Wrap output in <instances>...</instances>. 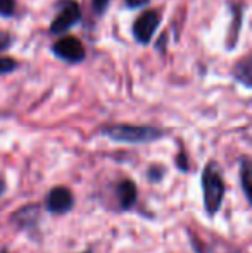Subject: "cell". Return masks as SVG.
<instances>
[{"label": "cell", "instance_id": "obj_11", "mask_svg": "<svg viewBox=\"0 0 252 253\" xmlns=\"http://www.w3.org/2000/svg\"><path fill=\"white\" fill-rule=\"evenodd\" d=\"M240 177H242V188L244 193H246L247 200H251V191H249V184H251V167L247 159L242 160V169H240Z\"/></svg>", "mask_w": 252, "mask_h": 253}, {"label": "cell", "instance_id": "obj_9", "mask_svg": "<svg viewBox=\"0 0 252 253\" xmlns=\"http://www.w3.org/2000/svg\"><path fill=\"white\" fill-rule=\"evenodd\" d=\"M242 12L244 10L240 9V7H235V9H233V17H235V19H233V26L228 35V43H226V48H228V50H233L237 42H239L240 26H242Z\"/></svg>", "mask_w": 252, "mask_h": 253}, {"label": "cell", "instance_id": "obj_13", "mask_svg": "<svg viewBox=\"0 0 252 253\" xmlns=\"http://www.w3.org/2000/svg\"><path fill=\"white\" fill-rule=\"evenodd\" d=\"M14 43H16V37H14L12 33H9V31H0V55H2L3 52L10 50V48L14 47Z\"/></svg>", "mask_w": 252, "mask_h": 253}, {"label": "cell", "instance_id": "obj_1", "mask_svg": "<svg viewBox=\"0 0 252 253\" xmlns=\"http://www.w3.org/2000/svg\"><path fill=\"white\" fill-rule=\"evenodd\" d=\"M101 134L107 136L109 140L118 141V143H130V145H140V143H152L166 136V131L155 126H140V124H125L116 123L107 124L101 127Z\"/></svg>", "mask_w": 252, "mask_h": 253}, {"label": "cell", "instance_id": "obj_2", "mask_svg": "<svg viewBox=\"0 0 252 253\" xmlns=\"http://www.w3.org/2000/svg\"><path fill=\"white\" fill-rule=\"evenodd\" d=\"M202 191H204V205L209 217H214L221 209L225 198V181L221 177L218 164L209 162L202 174Z\"/></svg>", "mask_w": 252, "mask_h": 253}, {"label": "cell", "instance_id": "obj_16", "mask_svg": "<svg viewBox=\"0 0 252 253\" xmlns=\"http://www.w3.org/2000/svg\"><path fill=\"white\" fill-rule=\"evenodd\" d=\"M162 176H164V169H161L157 172V170H155V167H151V170H149V177H151L152 181H161Z\"/></svg>", "mask_w": 252, "mask_h": 253}, {"label": "cell", "instance_id": "obj_18", "mask_svg": "<svg viewBox=\"0 0 252 253\" xmlns=\"http://www.w3.org/2000/svg\"><path fill=\"white\" fill-rule=\"evenodd\" d=\"M81 253H92L90 250H85V252H81Z\"/></svg>", "mask_w": 252, "mask_h": 253}, {"label": "cell", "instance_id": "obj_15", "mask_svg": "<svg viewBox=\"0 0 252 253\" xmlns=\"http://www.w3.org/2000/svg\"><path fill=\"white\" fill-rule=\"evenodd\" d=\"M151 3V0H125V7L128 10H138L144 9Z\"/></svg>", "mask_w": 252, "mask_h": 253}, {"label": "cell", "instance_id": "obj_4", "mask_svg": "<svg viewBox=\"0 0 252 253\" xmlns=\"http://www.w3.org/2000/svg\"><path fill=\"white\" fill-rule=\"evenodd\" d=\"M162 23V10L159 9H147L133 21L131 24V35L133 40L138 45H151L154 40L155 33H157L159 26Z\"/></svg>", "mask_w": 252, "mask_h": 253}, {"label": "cell", "instance_id": "obj_5", "mask_svg": "<svg viewBox=\"0 0 252 253\" xmlns=\"http://www.w3.org/2000/svg\"><path fill=\"white\" fill-rule=\"evenodd\" d=\"M52 53L69 66L81 64L87 59V48H85L83 42L74 35H64V37L57 38L52 45Z\"/></svg>", "mask_w": 252, "mask_h": 253}, {"label": "cell", "instance_id": "obj_10", "mask_svg": "<svg viewBox=\"0 0 252 253\" xmlns=\"http://www.w3.org/2000/svg\"><path fill=\"white\" fill-rule=\"evenodd\" d=\"M17 69H19V62L16 59L7 55H0V76H5V74H10Z\"/></svg>", "mask_w": 252, "mask_h": 253}, {"label": "cell", "instance_id": "obj_7", "mask_svg": "<svg viewBox=\"0 0 252 253\" xmlns=\"http://www.w3.org/2000/svg\"><path fill=\"white\" fill-rule=\"evenodd\" d=\"M233 80L237 83L242 84L246 90H251L252 88V64H251V53H246L239 62L233 66Z\"/></svg>", "mask_w": 252, "mask_h": 253}, {"label": "cell", "instance_id": "obj_8", "mask_svg": "<svg viewBox=\"0 0 252 253\" xmlns=\"http://www.w3.org/2000/svg\"><path fill=\"white\" fill-rule=\"evenodd\" d=\"M118 200L123 210H128L137 202V186L133 181H123L118 186Z\"/></svg>", "mask_w": 252, "mask_h": 253}, {"label": "cell", "instance_id": "obj_17", "mask_svg": "<svg viewBox=\"0 0 252 253\" xmlns=\"http://www.w3.org/2000/svg\"><path fill=\"white\" fill-rule=\"evenodd\" d=\"M2 191H3V183L0 181V195H2Z\"/></svg>", "mask_w": 252, "mask_h": 253}, {"label": "cell", "instance_id": "obj_3", "mask_svg": "<svg viewBox=\"0 0 252 253\" xmlns=\"http://www.w3.org/2000/svg\"><path fill=\"white\" fill-rule=\"evenodd\" d=\"M81 7L76 0H57L55 3V16L49 26L50 35H64L71 28L78 26L81 21Z\"/></svg>", "mask_w": 252, "mask_h": 253}, {"label": "cell", "instance_id": "obj_6", "mask_svg": "<svg viewBox=\"0 0 252 253\" xmlns=\"http://www.w3.org/2000/svg\"><path fill=\"white\" fill-rule=\"evenodd\" d=\"M73 193H71L67 188L59 186L54 188L50 193L47 195V200H45V207L50 213H67L73 209Z\"/></svg>", "mask_w": 252, "mask_h": 253}, {"label": "cell", "instance_id": "obj_14", "mask_svg": "<svg viewBox=\"0 0 252 253\" xmlns=\"http://www.w3.org/2000/svg\"><path fill=\"white\" fill-rule=\"evenodd\" d=\"M109 5H111V0H92V9L97 16H104Z\"/></svg>", "mask_w": 252, "mask_h": 253}, {"label": "cell", "instance_id": "obj_12", "mask_svg": "<svg viewBox=\"0 0 252 253\" xmlns=\"http://www.w3.org/2000/svg\"><path fill=\"white\" fill-rule=\"evenodd\" d=\"M16 9H17V2L16 0H0V17H10L16 16Z\"/></svg>", "mask_w": 252, "mask_h": 253}]
</instances>
